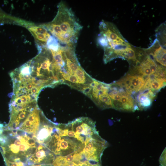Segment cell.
<instances>
[{
  "label": "cell",
  "instance_id": "obj_1",
  "mask_svg": "<svg viewBox=\"0 0 166 166\" xmlns=\"http://www.w3.org/2000/svg\"><path fill=\"white\" fill-rule=\"evenodd\" d=\"M44 26L62 46L75 48L82 28L72 9L63 2L59 4L53 20Z\"/></svg>",
  "mask_w": 166,
  "mask_h": 166
},
{
  "label": "cell",
  "instance_id": "obj_2",
  "mask_svg": "<svg viewBox=\"0 0 166 166\" xmlns=\"http://www.w3.org/2000/svg\"><path fill=\"white\" fill-rule=\"evenodd\" d=\"M97 42L104 50L103 60L106 63L117 58L128 60L133 55L134 47L123 37L113 23L104 20L99 23Z\"/></svg>",
  "mask_w": 166,
  "mask_h": 166
},
{
  "label": "cell",
  "instance_id": "obj_3",
  "mask_svg": "<svg viewBox=\"0 0 166 166\" xmlns=\"http://www.w3.org/2000/svg\"><path fill=\"white\" fill-rule=\"evenodd\" d=\"M108 94L112 101L113 109L124 112H134L138 110L132 95L115 83L109 84Z\"/></svg>",
  "mask_w": 166,
  "mask_h": 166
},
{
  "label": "cell",
  "instance_id": "obj_4",
  "mask_svg": "<svg viewBox=\"0 0 166 166\" xmlns=\"http://www.w3.org/2000/svg\"><path fill=\"white\" fill-rule=\"evenodd\" d=\"M92 89L89 97L102 109L113 108L112 101L108 94L109 84L94 79L90 84Z\"/></svg>",
  "mask_w": 166,
  "mask_h": 166
},
{
  "label": "cell",
  "instance_id": "obj_5",
  "mask_svg": "<svg viewBox=\"0 0 166 166\" xmlns=\"http://www.w3.org/2000/svg\"><path fill=\"white\" fill-rule=\"evenodd\" d=\"M145 82V78L143 77L129 73L114 83L132 95L140 91Z\"/></svg>",
  "mask_w": 166,
  "mask_h": 166
},
{
  "label": "cell",
  "instance_id": "obj_6",
  "mask_svg": "<svg viewBox=\"0 0 166 166\" xmlns=\"http://www.w3.org/2000/svg\"><path fill=\"white\" fill-rule=\"evenodd\" d=\"M42 112L38 106L36 107L28 114L19 130L36 135L40 125Z\"/></svg>",
  "mask_w": 166,
  "mask_h": 166
},
{
  "label": "cell",
  "instance_id": "obj_7",
  "mask_svg": "<svg viewBox=\"0 0 166 166\" xmlns=\"http://www.w3.org/2000/svg\"><path fill=\"white\" fill-rule=\"evenodd\" d=\"M166 46L162 44L158 40L156 39L148 48L144 49L146 53L151 56L160 65L166 66Z\"/></svg>",
  "mask_w": 166,
  "mask_h": 166
},
{
  "label": "cell",
  "instance_id": "obj_8",
  "mask_svg": "<svg viewBox=\"0 0 166 166\" xmlns=\"http://www.w3.org/2000/svg\"><path fill=\"white\" fill-rule=\"evenodd\" d=\"M145 81L144 84L140 91L150 90L156 93L166 85V78L156 77L154 74L146 77Z\"/></svg>",
  "mask_w": 166,
  "mask_h": 166
},
{
  "label": "cell",
  "instance_id": "obj_9",
  "mask_svg": "<svg viewBox=\"0 0 166 166\" xmlns=\"http://www.w3.org/2000/svg\"><path fill=\"white\" fill-rule=\"evenodd\" d=\"M136 97V102L138 110H142L149 107L156 96V93L151 90L140 91Z\"/></svg>",
  "mask_w": 166,
  "mask_h": 166
},
{
  "label": "cell",
  "instance_id": "obj_10",
  "mask_svg": "<svg viewBox=\"0 0 166 166\" xmlns=\"http://www.w3.org/2000/svg\"><path fill=\"white\" fill-rule=\"evenodd\" d=\"M46 45L49 50L53 51H57L61 46L58 41L53 36H51L48 39Z\"/></svg>",
  "mask_w": 166,
  "mask_h": 166
},
{
  "label": "cell",
  "instance_id": "obj_11",
  "mask_svg": "<svg viewBox=\"0 0 166 166\" xmlns=\"http://www.w3.org/2000/svg\"><path fill=\"white\" fill-rule=\"evenodd\" d=\"M28 29L32 33H36L44 34H49L48 30L44 26H31Z\"/></svg>",
  "mask_w": 166,
  "mask_h": 166
},
{
  "label": "cell",
  "instance_id": "obj_12",
  "mask_svg": "<svg viewBox=\"0 0 166 166\" xmlns=\"http://www.w3.org/2000/svg\"><path fill=\"white\" fill-rule=\"evenodd\" d=\"M32 33L38 40L44 43H45V44L47 41L51 36L49 33L47 34L36 33Z\"/></svg>",
  "mask_w": 166,
  "mask_h": 166
},
{
  "label": "cell",
  "instance_id": "obj_13",
  "mask_svg": "<svg viewBox=\"0 0 166 166\" xmlns=\"http://www.w3.org/2000/svg\"><path fill=\"white\" fill-rule=\"evenodd\" d=\"M159 163L162 166H166V148L164 150L160 156Z\"/></svg>",
  "mask_w": 166,
  "mask_h": 166
},
{
  "label": "cell",
  "instance_id": "obj_14",
  "mask_svg": "<svg viewBox=\"0 0 166 166\" xmlns=\"http://www.w3.org/2000/svg\"><path fill=\"white\" fill-rule=\"evenodd\" d=\"M30 166H51V165H41V164H39V165H32Z\"/></svg>",
  "mask_w": 166,
  "mask_h": 166
}]
</instances>
